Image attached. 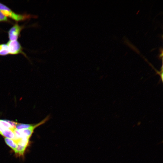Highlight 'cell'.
Listing matches in <instances>:
<instances>
[{"label":"cell","instance_id":"1","mask_svg":"<svg viewBox=\"0 0 163 163\" xmlns=\"http://www.w3.org/2000/svg\"><path fill=\"white\" fill-rule=\"evenodd\" d=\"M50 117V115H49L40 122L35 125H32L30 127L27 129L18 130L15 128L13 130L15 135L14 140L16 142L19 139L23 137L30 138L34 129L40 125L45 123L49 120Z\"/></svg>","mask_w":163,"mask_h":163},{"label":"cell","instance_id":"8","mask_svg":"<svg viewBox=\"0 0 163 163\" xmlns=\"http://www.w3.org/2000/svg\"><path fill=\"white\" fill-rule=\"evenodd\" d=\"M9 53L7 45L5 44H0V55L5 56Z\"/></svg>","mask_w":163,"mask_h":163},{"label":"cell","instance_id":"7","mask_svg":"<svg viewBox=\"0 0 163 163\" xmlns=\"http://www.w3.org/2000/svg\"><path fill=\"white\" fill-rule=\"evenodd\" d=\"M17 144V146L14 152L18 156H23L27 147L19 144Z\"/></svg>","mask_w":163,"mask_h":163},{"label":"cell","instance_id":"9","mask_svg":"<svg viewBox=\"0 0 163 163\" xmlns=\"http://www.w3.org/2000/svg\"><path fill=\"white\" fill-rule=\"evenodd\" d=\"M0 125L5 128L9 129L13 131L15 129L6 120H0Z\"/></svg>","mask_w":163,"mask_h":163},{"label":"cell","instance_id":"10","mask_svg":"<svg viewBox=\"0 0 163 163\" xmlns=\"http://www.w3.org/2000/svg\"><path fill=\"white\" fill-rule=\"evenodd\" d=\"M32 125L30 124L18 123L15 128L18 130L27 129L30 127Z\"/></svg>","mask_w":163,"mask_h":163},{"label":"cell","instance_id":"4","mask_svg":"<svg viewBox=\"0 0 163 163\" xmlns=\"http://www.w3.org/2000/svg\"><path fill=\"white\" fill-rule=\"evenodd\" d=\"M22 27L17 24L14 25L8 32V37L11 41L16 40L18 38Z\"/></svg>","mask_w":163,"mask_h":163},{"label":"cell","instance_id":"5","mask_svg":"<svg viewBox=\"0 0 163 163\" xmlns=\"http://www.w3.org/2000/svg\"><path fill=\"white\" fill-rule=\"evenodd\" d=\"M1 135L5 137V138H9L13 140L15 137L14 131L8 129H6L3 131Z\"/></svg>","mask_w":163,"mask_h":163},{"label":"cell","instance_id":"3","mask_svg":"<svg viewBox=\"0 0 163 163\" xmlns=\"http://www.w3.org/2000/svg\"><path fill=\"white\" fill-rule=\"evenodd\" d=\"M7 45L10 54L14 55L23 53L22 47L18 41L10 40L8 42Z\"/></svg>","mask_w":163,"mask_h":163},{"label":"cell","instance_id":"12","mask_svg":"<svg viewBox=\"0 0 163 163\" xmlns=\"http://www.w3.org/2000/svg\"><path fill=\"white\" fill-rule=\"evenodd\" d=\"M6 129L7 128H5L0 125V134L1 135L2 132Z\"/></svg>","mask_w":163,"mask_h":163},{"label":"cell","instance_id":"6","mask_svg":"<svg viewBox=\"0 0 163 163\" xmlns=\"http://www.w3.org/2000/svg\"><path fill=\"white\" fill-rule=\"evenodd\" d=\"M5 141L6 144L14 152L17 146V143L13 140L7 138H5Z\"/></svg>","mask_w":163,"mask_h":163},{"label":"cell","instance_id":"11","mask_svg":"<svg viewBox=\"0 0 163 163\" xmlns=\"http://www.w3.org/2000/svg\"><path fill=\"white\" fill-rule=\"evenodd\" d=\"M7 21V18L0 11V21Z\"/></svg>","mask_w":163,"mask_h":163},{"label":"cell","instance_id":"2","mask_svg":"<svg viewBox=\"0 0 163 163\" xmlns=\"http://www.w3.org/2000/svg\"><path fill=\"white\" fill-rule=\"evenodd\" d=\"M0 11L5 16L9 17L17 21H23L30 17V16L29 15L16 14L12 11L9 8L5 10Z\"/></svg>","mask_w":163,"mask_h":163}]
</instances>
